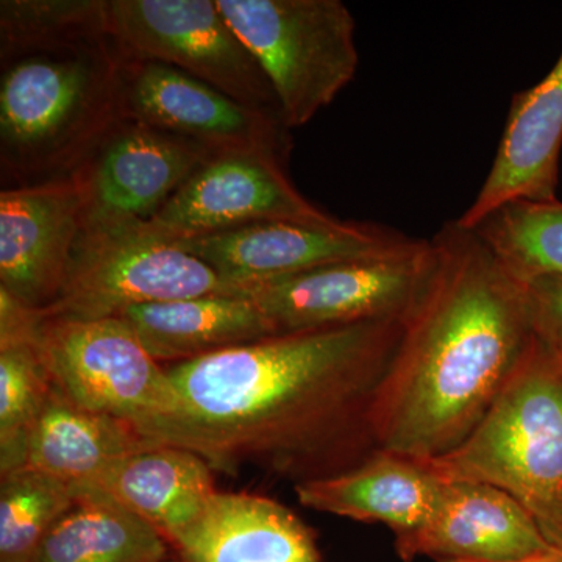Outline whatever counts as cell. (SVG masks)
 I'll return each mask as SVG.
<instances>
[{"instance_id": "obj_26", "label": "cell", "mask_w": 562, "mask_h": 562, "mask_svg": "<svg viewBox=\"0 0 562 562\" xmlns=\"http://www.w3.org/2000/svg\"><path fill=\"white\" fill-rule=\"evenodd\" d=\"M52 380L35 342L0 347V473L27 465L29 441Z\"/></svg>"}, {"instance_id": "obj_25", "label": "cell", "mask_w": 562, "mask_h": 562, "mask_svg": "<svg viewBox=\"0 0 562 562\" xmlns=\"http://www.w3.org/2000/svg\"><path fill=\"white\" fill-rule=\"evenodd\" d=\"M105 40L106 0L0 2V55Z\"/></svg>"}, {"instance_id": "obj_27", "label": "cell", "mask_w": 562, "mask_h": 562, "mask_svg": "<svg viewBox=\"0 0 562 562\" xmlns=\"http://www.w3.org/2000/svg\"><path fill=\"white\" fill-rule=\"evenodd\" d=\"M536 339L562 357V276L525 283Z\"/></svg>"}, {"instance_id": "obj_18", "label": "cell", "mask_w": 562, "mask_h": 562, "mask_svg": "<svg viewBox=\"0 0 562 562\" xmlns=\"http://www.w3.org/2000/svg\"><path fill=\"white\" fill-rule=\"evenodd\" d=\"M168 542L187 562H322L301 517L254 494L216 492L201 517Z\"/></svg>"}, {"instance_id": "obj_28", "label": "cell", "mask_w": 562, "mask_h": 562, "mask_svg": "<svg viewBox=\"0 0 562 562\" xmlns=\"http://www.w3.org/2000/svg\"><path fill=\"white\" fill-rule=\"evenodd\" d=\"M558 554H560V549H554V550H552V552L541 554V557L528 558V560L514 561V562H554V561H557ZM436 562H483V561L439 560Z\"/></svg>"}, {"instance_id": "obj_10", "label": "cell", "mask_w": 562, "mask_h": 562, "mask_svg": "<svg viewBox=\"0 0 562 562\" xmlns=\"http://www.w3.org/2000/svg\"><path fill=\"white\" fill-rule=\"evenodd\" d=\"M272 149L217 151L140 231L161 241L198 238L260 222L335 225L294 187L284 160Z\"/></svg>"}, {"instance_id": "obj_13", "label": "cell", "mask_w": 562, "mask_h": 562, "mask_svg": "<svg viewBox=\"0 0 562 562\" xmlns=\"http://www.w3.org/2000/svg\"><path fill=\"white\" fill-rule=\"evenodd\" d=\"M120 116L216 151L290 149L288 128L279 116L244 105L158 61L121 57Z\"/></svg>"}, {"instance_id": "obj_3", "label": "cell", "mask_w": 562, "mask_h": 562, "mask_svg": "<svg viewBox=\"0 0 562 562\" xmlns=\"http://www.w3.org/2000/svg\"><path fill=\"white\" fill-rule=\"evenodd\" d=\"M0 173L7 188L70 176L121 120L110 40L0 55Z\"/></svg>"}, {"instance_id": "obj_2", "label": "cell", "mask_w": 562, "mask_h": 562, "mask_svg": "<svg viewBox=\"0 0 562 562\" xmlns=\"http://www.w3.org/2000/svg\"><path fill=\"white\" fill-rule=\"evenodd\" d=\"M372 408L379 449L452 452L490 413L536 341L525 283L473 231L447 222Z\"/></svg>"}, {"instance_id": "obj_9", "label": "cell", "mask_w": 562, "mask_h": 562, "mask_svg": "<svg viewBox=\"0 0 562 562\" xmlns=\"http://www.w3.org/2000/svg\"><path fill=\"white\" fill-rule=\"evenodd\" d=\"M431 260V239H419L397 254L246 284L243 295L260 306L277 335L405 319L427 280Z\"/></svg>"}, {"instance_id": "obj_22", "label": "cell", "mask_w": 562, "mask_h": 562, "mask_svg": "<svg viewBox=\"0 0 562 562\" xmlns=\"http://www.w3.org/2000/svg\"><path fill=\"white\" fill-rule=\"evenodd\" d=\"M79 501L47 531L31 562H160L165 536L102 492L80 486Z\"/></svg>"}, {"instance_id": "obj_21", "label": "cell", "mask_w": 562, "mask_h": 562, "mask_svg": "<svg viewBox=\"0 0 562 562\" xmlns=\"http://www.w3.org/2000/svg\"><path fill=\"white\" fill-rule=\"evenodd\" d=\"M150 446L128 422L80 408L52 387L29 441L27 465L63 482L85 484Z\"/></svg>"}, {"instance_id": "obj_8", "label": "cell", "mask_w": 562, "mask_h": 562, "mask_svg": "<svg viewBox=\"0 0 562 562\" xmlns=\"http://www.w3.org/2000/svg\"><path fill=\"white\" fill-rule=\"evenodd\" d=\"M38 350L55 390L80 408L109 414L133 427L176 409L168 371L120 316L43 317Z\"/></svg>"}, {"instance_id": "obj_29", "label": "cell", "mask_w": 562, "mask_h": 562, "mask_svg": "<svg viewBox=\"0 0 562 562\" xmlns=\"http://www.w3.org/2000/svg\"><path fill=\"white\" fill-rule=\"evenodd\" d=\"M160 562H187V561H183L181 560V558H165V560L160 561Z\"/></svg>"}, {"instance_id": "obj_16", "label": "cell", "mask_w": 562, "mask_h": 562, "mask_svg": "<svg viewBox=\"0 0 562 562\" xmlns=\"http://www.w3.org/2000/svg\"><path fill=\"white\" fill-rule=\"evenodd\" d=\"M562 149V52L546 79L512 101L491 171L457 220L473 231L513 202L557 201Z\"/></svg>"}, {"instance_id": "obj_23", "label": "cell", "mask_w": 562, "mask_h": 562, "mask_svg": "<svg viewBox=\"0 0 562 562\" xmlns=\"http://www.w3.org/2000/svg\"><path fill=\"white\" fill-rule=\"evenodd\" d=\"M473 232L517 280L562 276V202H513Z\"/></svg>"}, {"instance_id": "obj_7", "label": "cell", "mask_w": 562, "mask_h": 562, "mask_svg": "<svg viewBox=\"0 0 562 562\" xmlns=\"http://www.w3.org/2000/svg\"><path fill=\"white\" fill-rule=\"evenodd\" d=\"M106 24L122 58L172 66L281 120L268 77L216 0H106Z\"/></svg>"}, {"instance_id": "obj_6", "label": "cell", "mask_w": 562, "mask_h": 562, "mask_svg": "<svg viewBox=\"0 0 562 562\" xmlns=\"http://www.w3.org/2000/svg\"><path fill=\"white\" fill-rule=\"evenodd\" d=\"M206 295H243L201 258L151 238L139 225L83 228L47 319H105L133 306Z\"/></svg>"}, {"instance_id": "obj_19", "label": "cell", "mask_w": 562, "mask_h": 562, "mask_svg": "<svg viewBox=\"0 0 562 562\" xmlns=\"http://www.w3.org/2000/svg\"><path fill=\"white\" fill-rule=\"evenodd\" d=\"M80 486L120 503L166 541L198 520L217 492L209 462L191 450L161 443L122 458Z\"/></svg>"}, {"instance_id": "obj_11", "label": "cell", "mask_w": 562, "mask_h": 562, "mask_svg": "<svg viewBox=\"0 0 562 562\" xmlns=\"http://www.w3.org/2000/svg\"><path fill=\"white\" fill-rule=\"evenodd\" d=\"M217 151L139 122L120 120L76 176L85 198L83 228L143 224Z\"/></svg>"}, {"instance_id": "obj_24", "label": "cell", "mask_w": 562, "mask_h": 562, "mask_svg": "<svg viewBox=\"0 0 562 562\" xmlns=\"http://www.w3.org/2000/svg\"><path fill=\"white\" fill-rule=\"evenodd\" d=\"M79 484L18 469L0 484V562H31L47 531L79 501Z\"/></svg>"}, {"instance_id": "obj_30", "label": "cell", "mask_w": 562, "mask_h": 562, "mask_svg": "<svg viewBox=\"0 0 562 562\" xmlns=\"http://www.w3.org/2000/svg\"><path fill=\"white\" fill-rule=\"evenodd\" d=\"M554 562H562V550H560V554H558L557 561Z\"/></svg>"}, {"instance_id": "obj_4", "label": "cell", "mask_w": 562, "mask_h": 562, "mask_svg": "<svg viewBox=\"0 0 562 562\" xmlns=\"http://www.w3.org/2000/svg\"><path fill=\"white\" fill-rule=\"evenodd\" d=\"M441 480L491 484L562 550V357L536 339L490 413L452 452L422 460Z\"/></svg>"}, {"instance_id": "obj_12", "label": "cell", "mask_w": 562, "mask_h": 562, "mask_svg": "<svg viewBox=\"0 0 562 562\" xmlns=\"http://www.w3.org/2000/svg\"><path fill=\"white\" fill-rule=\"evenodd\" d=\"M419 239L372 224L341 221L335 225L260 222L198 238L168 241L201 258L236 286L295 276L366 258L409 249Z\"/></svg>"}, {"instance_id": "obj_14", "label": "cell", "mask_w": 562, "mask_h": 562, "mask_svg": "<svg viewBox=\"0 0 562 562\" xmlns=\"http://www.w3.org/2000/svg\"><path fill=\"white\" fill-rule=\"evenodd\" d=\"M85 198L76 173L0 192V290L46 310L65 284L83 232Z\"/></svg>"}, {"instance_id": "obj_15", "label": "cell", "mask_w": 562, "mask_h": 562, "mask_svg": "<svg viewBox=\"0 0 562 562\" xmlns=\"http://www.w3.org/2000/svg\"><path fill=\"white\" fill-rule=\"evenodd\" d=\"M394 549L403 562L422 557L514 562L541 557L554 547L508 492L486 483L443 480L430 519L412 535L394 538Z\"/></svg>"}, {"instance_id": "obj_1", "label": "cell", "mask_w": 562, "mask_h": 562, "mask_svg": "<svg viewBox=\"0 0 562 562\" xmlns=\"http://www.w3.org/2000/svg\"><path fill=\"white\" fill-rule=\"evenodd\" d=\"M403 321L284 333L171 364L176 409L136 431L213 471L254 465L294 486L350 471L379 450L373 402Z\"/></svg>"}, {"instance_id": "obj_20", "label": "cell", "mask_w": 562, "mask_h": 562, "mask_svg": "<svg viewBox=\"0 0 562 562\" xmlns=\"http://www.w3.org/2000/svg\"><path fill=\"white\" fill-rule=\"evenodd\" d=\"M155 361L173 364L277 335L247 295H206L133 306L121 314Z\"/></svg>"}, {"instance_id": "obj_17", "label": "cell", "mask_w": 562, "mask_h": 562, "mask_svg": "<svg viewBox=\"0 0 562 562\" xmlns=\"http://www.w3.org/2000/svg\"><path fill=\"white\" fill-rule=\"evenodd\" d=\"M442 490L443 480L425 461L383 449L350 471L294 486L305 508L355 522L386 525L394 538L424 527Z\"/></svg>"}, {"instance_id": "obj_5", "label": "cell", "mask_w": 562, "mask_h": 562, "mask_svg": "<svg viewBox=\"0 0 562 562\" xmlns=\"http://www.w3.org/2000/svg\"><path fill=\"white\" fill-rule=\"evenodd\" d=\"M216 2L268 77L288 131L308 124L357 76V22L341 0Z\"/></svg>"}]
</instances>
